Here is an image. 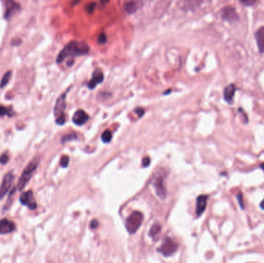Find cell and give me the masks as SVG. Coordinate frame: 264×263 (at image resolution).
Masks as SVG:
<instances>
[{"mask_svg": "<svg viewBox=\"0 0 264 263\" xmlns=\"http://www.w3.org/2000/svg\"><path fill=\"white\" fill-rule=\"evenodd\" d=\"M13 180H14V176H13V173L10 172L5 175L1 184V187H0V200L3 199L6 194L9 191Z\"/></svg>", "mask_w": 264, "mask_h": 263, "instance_id": "9c48e42d", "label": "cell"}, {"mask_svg": "<svg viewBox=\"0 0 264 263\" xmlns=\"http://www.w3.org/2000/svg\"><path fill=\"white\" fill-rule=\"evenodd\" d=\"M241 4H243L245 6H252L257 3L256 0H244V1H240Z\"/></svg>", "mask_w": 264, "mask_h": 263, "instance_id": "603a6c76", "label": "cell"}, {"mask_svg": "<svg viewBox=\"0 0 264 263\" xmlns=\"http://www.w3.org/2000/svg\"><path fill=\"white\" fill-rule=\"evenodd\" d=\"M260 168L263 170V171H264V162H262L261 164H260Z\"/></svg>", "mask_w": 264, "mask_h": 263, "instance_id": "d6a6232c", "label": "cell"}, {"mask_svg": "<svg viewBox=\"0 0 264 263\" xmlns=\"http://www.w3.org/2000/svg\"><path fill=\"white\" fill-rule=\"evenodd\" d=\"M77 137V134H67V135H65L64 137H63V138H62V142L65 143V142H67V141H71V140H75Z\"/></svg>", "mask_w": 264, "mask_h": 263, "instance_id": "44dd1931", "label": "cell"}, {"mask_svg": "<svg viewBox=\"0 0 264 263\" xmlns=\"http://www.w3.org/2000/svg\"><path fill=\"white\" fill-rule=\"evenodd\" d=\"M153 185L155 188L158 196L161 199H164L166 198V195H167V191H166L165 187L164 185V177H163V175L158 174L157 176L154 177V181H153Z\"/></svg>", "mask_w": 264, "mask_h": 263, "instance_id": "52a82bcc", "label": "cell"}, {"mask_svg": "<svg viewBox=\"0 0 264 263\" xmlns=\"http://www.w3.org/2000/svg\"><path fill=\"white\" fill-rule=\"evenodd\" d=\"M98 225H99V222H98V221H97L96 219L91 221V222H90V228H97L98 227Z\"/></svg>", "mask_w": 264, "mask_h": 263, "instance_id": "83f0119b", "label": "cell"}, {"mask_svg": "<svg viewBox=\"0 0 264 263\" xmlns=\"http://www.w3.org/2000/svg\"><path fill=\"white\" fill-rule=\"evenodd\" d=\"M111 138H112V134L110 131L107 130V131H104V133L101 135V139L104 143L110 142V141H111Z\"/></svg>", "mask_w": 264, "mask_h": 263, "instance_id": "ffe728a7", "label": "cell"}, {"mask_svg": "<svg viewBox=\"0 0 264 263\" xmlns=\"http://www.w3.org/2000/svg\"><path fill=\"white\" fill-rule=\"evenodd\" d=\"M94 6H95V4L94 3H90V4L87 5V7H86V9H87V12H92L93 11V9H94Z\"/></svg>", "mask_w": 264, "mask_h": 263, "instance_id": "f1b7e54d", "label": "cell"}, {"mask_svg": "<svg viewBox=\"0 0 264 263\" xmlns=\"http://www.w3.org/2000/svg\"><path fill=\"white\" fill-rule=\"evenodd\" d=\"M142 2H127L124 4V9L128 13H133L138 9Z\"/></svg>", "mask_w": 264, "mask_h": 263, "instance_id": "e0dca14e", "label": "cell"}, {"mask_svg": "<svg viewBox=\"0 0 264 263\" xmlns=\"http://www.w3.org/2000/svg\"><path fill=\"white\" fill-rule=\"evenodd\" d=\"M16 228V225L12 221L8 220L7 218H3L0 221V234L6 235L11 233Z\"/></svg>", "mask_w": 264, "mask_h": 263, "instance_id": "8fae6325", "label": "cell"}, {"mask_svg": "<svg viewBox=\"0 0 264 263\" xmlns=\"http://www.w3.org/2000/svg\"><path fill=\"white\" fill-rule=\"evenodd\" d=\"M207 195H200L196 200V215L200 216L205 212L207 205Z\"/></svg>", "mask_w": 264, "mask_h": 263, "instance_id": "9a60e30c", "label": "cell"}, {"mask_svg": "<svg viewBox=\"0 0 264 263\" xmlns=\"http://www.w3.org/2000/svg\"><path fill=\"white\" fill-rule=\"evenodd\" d=\"M9 161V156L7 154H3L0 157V163L2 164H6Z\"/></svg>", "mask_w": 264, "mask_h": 263, "instance_id": "d4e9b609", "label": "cell"}, {"mask_svg": "<svg viewBox=\"0 0 264 263\" xmlns=\"http://www.w3.org/2000/svg\"><path fill=\"white\" fill-rule=\"evenodd\" d=\"M19 201L23 205L28 206V208L31 209V210H34L37 207V205H36V202L35 201L33 193L32 191H28L22 194L19 197Z\"/></svg>", "mask_w": 264, "mask_h": 263, "instance_id": "ba28073f", "label": "cell"}, {"mask_svg": "<svg viewBox=\"0 0 264 263\" xmlns=\"http://www.w3.org/2000/svg\"><path fill=\"white\" fill-rule=\"evenodd\" d=\"M220 13L223 20L229 23H234L240 19V16L233 6H226L222 9Z\"/></svg>", "mask_w": 264, "mask_h": 263, "instance_id": "5b68a950", "label": "cell"}, {"mask_svg": "<svg viewBox=\"0 0 264 263\" xmlns=\"http://www.w3.org/2000/svg\"><path fill=\"white\" fill-rule=\"evenodd\" d=\"M11 76L12 71H8L4 74V76H3V78H2L1 82H0V87H1V88L4 87L5 86L9 83L10 78H11Z\"/></svg>", "mask_w": 264, "mask_h": 263, "instance_id": "d6986e66", "label": "cell"}, {"mask_svg": "<svg viewBox=\"0 0 264 263\" xmlns=\"http://www.w3.org/2000/svg\"><path fill=\"white\" fill-rule=\"evenodd\" d=\"M161 230V226L159 223H155L152 225L151 228L149 232V235L154 240H156V238L158 239V236L160 234Z\"/></svg>", "mask_w": 264, "mask_h": 263, "instance_id": "ac0fdd59", "label": "cell"}, {"mask_svg": "<svg viewBox=\"0 0 264 263\" xmlns=\"http://www.w3.org/2000/svg\"><path fill=\"white\" fill-rule=\"evenodd\" d=\"M89 120V116L87 115L85 111L82 110H79L75 113L73 117V122L76 125H83Z\"/></svg>", "mask_w": 264, "mask_h": 263, "instance_id": "5bb4252c", "label": "cell"}, {"mask_svg": "<svg viewBox=\"0 0 264 263\" xmlns=\"http://www.w3.org/2000/svg\"><path fill=\"white\" fill-rule=\"evenodd\" d=\"M238 200H239V203H240V206H241V208H243V195H242V194H239L238 195Z\"/></svg>", "mask_w": 264, "mask_h": 263, "instance_id": "f546056e", "label": "cell"}, {"mask_svg": "<svg viewBox=\"0 0 264 263\" xmlns=\"http://www.w3.org/2000/svg\"><path fill=\"white\" fill-rule=\"evenodd\" d=\"M150 158H148V157H145V158H143V161H142V164L144 167H148L149 164H150Z\"/></svg>", "mask_w": 264, "mask_h": 263, "instance_id": "4316f807", "label": "cell"}, {"mask_svg": "<svg viewBox=\"0 0 264 263\" xmlns=\"http://www.w3.org/2000/svg\"><path fill=\"white\" fill-rule=\"evenodd\" d=\"M144 215L138 211H134L126 221V228L130 234H134L142 225Z\"/></svg>", "mask_w": 264, "mask_h": 263, "instance_id": "3957f363", "label": "cell"}, {"mask_svg": "<svg viewBox=\"0 0 264 263\" xmlns=\"http://www.w3.org/2000/svg\"><path fill=\"white\" fill-rule=\"evenodd\" d=\"M39 163H40V158H35L34 159L26 166V168H25L23 172L22 173L17 184V189L20 191L24 189L25 187L26 186L29 181H30V178L33 176V173L35 172V171H36V168H37Z\"/></svg>", "mask_w": 264, "mask_h": 263, "instance_id": "7a4b0ae2", "label": "cell"}, {"mask_svg": "<svg viewBox=\"0 0 264 263\" xmlns=\"http://www.w3.org/2000/svg\"><path fill=\"white\" fill-rule=\"evenodd\" d=\"M106 41H107V36L104 33H101L98 37V43L100 44H104L106 43Z\"/></svg>", "mask_w": 264, "mask_h": 263, "instance_id": "cb8c5ba5", "label": "cell"}, {"mask_svg": "<svg viewBox=\"0 0 264 263\" xmlns=\"http://www.w3.org/2000/svg\"><path fill=\"white\" fill-rule=\"evenodd\" d=\"M90 48L86 43L84 42L73 41L68 43L57 56V63H61L65 60L70 57L79 56L87 54Z\"/></svg>", "mask_w": 264, "mask_h": 263, "instance_id": "6da1fadb", "label": "cell"}, {"mask_svg": "<svg viewBox=\"0 0 264 263\" xmlns=\"http://www.w3.org/2000/svg\"><path fill=\"white\" fill-rule=\"evenodd\" d=\"M135 110H136L135 112L137 113V114H138L139 117H142L143 114H144V110L142 108H137Z\"/></svg>", "mask_w": 264, "mask_h": 263, "instance_id": "4dcf8cb0", "label": "cell"}, {"mask_svg": "<svg viewBox=\"0 0 264 263\" xmlns=\"http://www.w3.org/2000/svg\"><path fill=\"white\" fill-rule=\"evenodd\" d=\"M260 208H261L262 209H263L264 210V199L262 201V202L261 203H260Z\"/></svg>", "mask_w": 264, "mask_h": 263, "instance_id": "1f68e13d", "label": "cell"}, {"mask_svg": "<svg viewBox=\"0 0 264 263\" xmlns=\"http://www.w3.org/2000/svg\"><path fill=\"white\" fill-rule=\"evenodd\" d=\"M66 96L67 92L59 97L54 107V115L56 117V122L57 124L62 125L65 123L64 110L66 108Z\"/></svg>", "mask_w": 264, "mask_h": 263, "instance_id": "277c9868", "label": "cell"}, {"mask_svg": "<svg viewBox=\"0 0 264 263\" xmlns=\"http://www.w3.org/2000/svg\"><path fill=\"white\" fill-rule=\"evenodd\" d=\"M69 161H70V158H69L68 156H67V155L63 156L61 160H60V165H61L63 168H67L69 164Z\"/></svg>", "mask_w": 264, "mask_h": 263, "instance_id": "7402d4cb", "label": "cell"}, {"mask_svg": "<svg viewBox=\"0 0 264 263\" xmlns=\"http://www.w3.org/2000/svg\"><path fill=\"white\" fill-rule=\"evenodd\" d=\"M19 9V5L14 2H7L6 6V11L4 13V17L8 19L11 17Z\"/></svg>", "mask_w": 264, "mask_h": 263, "instance_id": "2e32d148", "label": "cell"}, {"mask_svg": "<svg viewBox=\"0 0 264 263\" xmlns=\"http://www.w3.org/2000/svg\"><path fill=\"white\" fill-rule=\"evenodd\" d=\"M104 80V74L103 72L100 70V69H96L94 71L93 75H92V78L90 80V83H88V88L90 90H93L97 87V84L103 82Z\"/></svg>", "mask_w": 264, "mask_h": 263, "instance_id": "7c38bea8", "label": "cell"}, {"mask_svg": "<svg viewBox=\"0 0 264 263\" xmlns=\"http://www.w3.org/2000/svg\"><path fill=\"white\" fill-rule=\"evenodd\" d=\"M8 109L6 107H3V106L0 105V117H3V116L6 115L8 114Z\"/></svg>", "mask_w": 264, "mask_h": 263, "instance_id": "484cf974", "label": "cell"}, {"mask_svg": "<svg viewBox=\"0 0 264 263\" xmlns=\"http://www.w3.org/2000/svg\"><path fill=\"white\" fill-rule=\"evenodd\" d=\"M255 40L260 53H264V26H260L255 33Z\"/></svg>", "mask_w": 264, "mask_h": 263, "instance_id": "4fadbf2b", "label": "cell"}, {"mask_svg": "<svg viewBox=\"0 0 264 263\" xmlns=\"http://www.w3.org/2000/svg\"><path fill=\"white\" fill-rule=\"evenodd\" d=\"M237 90L236 85L234 83L229 84L225 87L224 90H223V98L227 104H233V100H234V96L236 94V91Z\"/></svg>", "mask_w": 264, "mask_h": 263, "instance_id": "30bf717a", "label": "cell"}, {"mask_svg": "<svg viewBox=\"0 0 264 263\" xmlns=\"http://www.w3.org/2000/svg\"><path fill=\"white\" fill-rule=\"evenodd\" d=\"M178 249V245L171 238H166L158 251L164 256L171 255Z\"/></svg>", "mask_w": 264, "mask_h": 263, "instance_id": "8992f818", "label": "cell"}]
</instances>
